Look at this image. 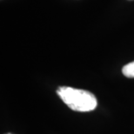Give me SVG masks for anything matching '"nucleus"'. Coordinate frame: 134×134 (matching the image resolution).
Instances as JSON below:
<instances>
[{
  "label": "nucleus",
  "instance_id": "1",
  "mask_svg": "<svg viewBox=\"0 0 134 134\" xmlns=\"http://www.w3.org/2000/svg\"><path fill=\"white\" fill-rule=\"evenodd\" d=\"M57 93L64 103L73 111L80 112L91 111L97 107V98L88 91L61 86L58 89Z\"/></svg>",
  "mask_w": 134,
  "mask_h": 134
},
{
  "label": "nucleus",
  "instance_id": "3",
  "mask_svg": "<svg viewBox=\"0 0 134 134\" xmlns=\"http://www.w3.org/2000/svg\"><path fill=\"white\" fill-rule=\"evenodd\" d=\"M6 134H12V133H10V132H9V133H6Z\"/></svg>",
  "mask_w": 134,
  "mask_h": 134
},
{
  "label": "nucleus",
  "instance_id": "2",
  "mask_svg": "<svg viewBox=\"0 0 134 134\" xmlns=\"http://www.w3.org/2000/svg\"><path fill=\"white\" fill-rule=\"evenodd\" d=\"M123 74L127 77H134V61L125 65L122 69Z\"/></svg>",
  "mask_w": 134,
  "mask_h": 134
}]
</instances>
